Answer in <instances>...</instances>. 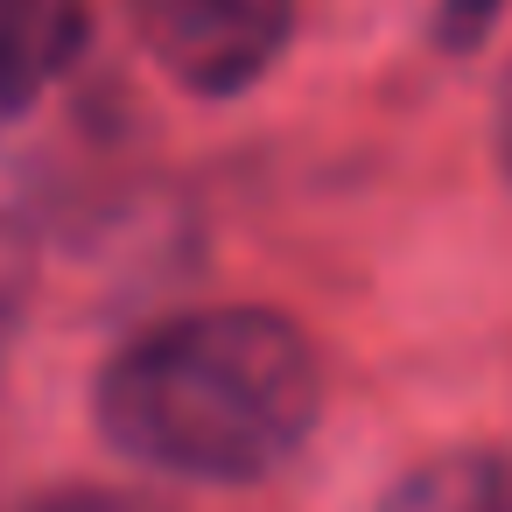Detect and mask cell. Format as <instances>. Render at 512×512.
Wrapping results in <instances>:
<instances>
[{
    "instance_id": "6da1fadb",
    "label": "cell",
    "mask_w": 512,
    "mask_h": 512,
    "mask_svg": "<svg viewBox=\"0 0 512 512\" xmlns=\"http://www.w3.org/2000/svg\"><path fill=\"white\" fill-rule=\"evenodd\" d=\"M92 414L120 456L162 477L253 484L309 442L323 414V365L281 309H183L99 365Z\"/></svg>"
},
{
    "instance_id": "7a4b0ae2",
    "label": "cell",
    "mask_w": 512,
    "mask_h": 512,
    "mask_svg": "<svg viewBox=\"0 0 512 512\" xmlns=\"http://www.w3.org/2000/svg\"><path fill=\"white\" fill-rule=\"evenodd\" d=\"M295 8L302 0H127L148 57L197 99L260 85L295 36Z\"/></svg>"
},
{
    "instance_id": "3957f363",
    "label": "cell",
    "mask_w": 512,
    "mask_h": 512,
    "mask_svg": "<svg viewBox=\"0 0 512 512\" xmlns=\"http://www.w3.org/2000/svg\"><path fill=\"white\" fill-rule=\"evenodd\" d=\"M85 0H0V120L22 113L78 50Z\"/></svg>"
},
{
    "instance_id": "277c9868",
    "label": "cell",
    "mask_w": 512,
    "mask_h": 512,
    "mask_svg": "<svg viewBox=\"0 0 512 512\" xmlns=\"http://www.w3.org/2000/svg\"><path fill=\"white\" fill-rule=\"evenodd\" d=\"M379 512H512V456L498 449H456L414 463Z\"/></svg>"
},
{
    "instance_id": "5b68a950",
    "label": "cell",
    "mask_w": 512,
    "mask_h": 512,
    "mask_svg": "<svg viewBox=\"0 0 512 512\" xmlns=\"http://www.w3.org/2000/svg\"><path fill=\"white\" fill-rule=\"evenodd\" d=\"M29 512H162V505H148V498H127V491H57V498L29 505Z\"/></svg>"
},
{
    "instance_id": "8992f818",
    "label": "cell",
    "mask_w": 512,
    "mask_h": 512,
    "mask_svg": "<svg viewBox=\"0 0 512 512\" xmlns=\"http://www.w3.org/2000/svg\"><path fill=\"white\" fill-rule=\"evenodd\" d=\"M498 155H505V169H512V78H505V92H498Z\"/></svg>"
}]
</instances>
